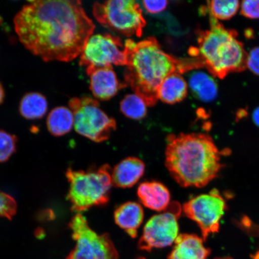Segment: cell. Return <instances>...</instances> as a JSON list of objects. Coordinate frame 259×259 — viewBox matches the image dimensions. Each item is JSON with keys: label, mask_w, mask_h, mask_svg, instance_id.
Returning a JSON list of instances; mask_svg holds the SVG:
<instances>
[{"label": "cell", "mask_w": 259, "mask_h": 259, "mask_svg": "<svg viewBox=\"0 0 259 259\" xmlns=\"http://www.w3.org/2000/svg\"><path fill=\"white\" fill-rule=\"evenodd\" d=\"M247 67L251 72L259 76V47L252 49L247 54Z\"/></svg>", "instance_id": "obj_26"}, {"label": "cell", "mask_w": 259, "mask_h": 259, "mask_svg": "<svg viewBox=\"0 0 259 259\" xmlns=\"http://www.w3.org/2000/svg\"><path fill=\"white\" fill-rule=\"evenodd\" d=\"M17 211V203L14 197L0 190V218L11 220Z\"/></svg>", "instance_id": "obj_24"}, {"label": "cell", "mask_w": 259, "mask_h": 259, "mask_svg": "<svg viewBox=\"0 0 259 259\" xmlns=\"http://www.w3.org/2000/svg\"><path fill=\"white\" fill-rule=\"evenodd\" d=\"M5 96L4 89H3L2 83H0V105L4 101Z\"/></svg>", "instance_id": "obj_29"}, {"label": "cell", "mask_w": 259, "mask_h": 259, "mask_svg": "<svg viewBox=\"0 0 259 259\" xmlns=\"http://www.w3.org/2000/svg\"><path fill=\"white\" fill-rule=\"evenodd\" d=\"M252 117L254 124L259 127V106L254 110Z\"/></svg>", "instance_id": "obj_28"}, {"label": "cell", "mask_w": 259, "mask_h": 259, "mask_svg": "<svg viewBox=\"0 0 259 259\" xmlns=\"http://www.w3.org/2000/svg\"><path fill=\"white\" fill-rule=\"evenodd\" d=\"M147 106L144 100L135 94L125 96L120 103V109L123 114L135 120H141L145 117Z\"/></svg>", "instance_id": "obj_21"}, {"label": "cell", "mask_w": 259, "mask_h": 259, "mask_svg": "<svg viewBox=\"0 0 259 259\" xmlns=\"http://www.w3.org/2000/svg\"><path fill=\"white\" fill-rule=\"evenodd\" d=\"M188 218L195 222L201 231L203 241L220 229V222L227 208L226 200L217 189L200 194L184 203L182 207Z\"/></svg>", "instance_id": "obj_10"}, {"label": "cell", "mask_w": 259, "mask_h": 259, "mask_svg": "<svg viewBox=\"0 0 259 259\" xmlns=\"http://www.w3.org/2000/svg\"><path fill=\"white\" fill-rule=\"evenodd\" d=\"M210 254V250L204 245L202 238L184 234L178 235L168 259H208Z\"/></svg>", "instance_id": "obj_14"}, {"label": "cell", "mask_w": 259, "mask_h": 259, "mask_svg": "<svg viewBox=\"0 0 259 259\" xmlns=\"http://www.w3.org/2000/svg\"><path fill=\"white\" fill-rule=\"evenodd\" d=\"M144 211L140 204L127 202L116 208L114 212L115 222L119 228L132 238L138 236V231L143 223Z\"/></svg>", "instance_id": "obj_16"}, {"label": "cell", "mask_w": 259, "mask_h": 259, "mask_svg": "<svg viewBox=\"0 0 259 259\" xmlns=\"http://www.w3.org/2000/svg\"><path fill=\"white\" fill-rule=\"evenodd\" d=\"M111 173L112 168L107 164L87 170L69 168L66 173L70 185L67 197L73 211L80 213L108 203L113 186Z\"/></svg>", "instance_id": "obj_5"}, {"label": "cell", "mask_w": 259, "mask_h": 259, "mask_svg": "<svg viewBox=\"0 0 259 259\" xmlns=\"http://www.w3.org/2000/svg\"><path fill=\"white\" fill-rule=\"evenodd\" d=\"M47 124L51 135L62 137L72 131L74 126L73 113L66 107H57L49 113Z\"/></svg>", "instance_id": "obj_19"}, {"label": "cell", "mask_w": 259, "mask_h": 259, "mask_svg": "<svg viewBox=\"0 0 259 259\" xmlns=\"http://www.w3.org/2000/svg\"><path fill=\"white\" fill-rule=\"evenodd\" d=\"M124 51L125 85L131 87L147 106L156 104L158 89L168 76L200 66L198 61L180 60L165 53L153 37L139 42L127 39Z\"/></svg>", "instance_id": "obj_2"}, {"label": "cell", "mask_w": 259, "mask_h": 259, "mask_svg": "<svg viewBox=\"0 0 259 259\" xmlns=\"http://www.w3.org/2000/svg\"><path fill=\"white\" fill-rule=\"evenodd\" d=\"M75 247L66 259H119V253L109 235L97 234L81 213L69 223Z\"/></svg>", "instance_id": "obj_8"}, {"label": "cell", "mask_w": 259, "mask_h": 259, "mask_svg": "<svg viewBox=\"0 0 259 259\" xmlns=\"http://www.w3.org/2000/svg\"><path fill=\"white\" fill-rule=\"evenodd\" d=\"M138 259H146V258L144 257H139Z\"/></svg>", "instance_id": "obj_30"}, {"label": "cell", "mask_w": 259, "mask_h": 259, "mask_svg": "<svg viewBox=\"0 0 259 259\" xmlns=\"http://www.w3.org/2000/svg\"><path fill=\"white\" fill-rule=\"evenodd\" d=\"M182 211L180 204L174 202L164 211L152 217L146 223L139 239V249L149 252L174 244L179 235L178 220Z\"/></svg>", "instance_id": "obj_9"}, {"label": "cell", "mask_w": 259, "mask_h": 259, "mask_svg": "<svg viewBox=\"0 0 259 259\" xmlns=\"http://www.w3.org/2000/svg\"><path fill=\"white\" fill-rule=\"evenodd\" d=\"M17 142L15 135L0 130V163L8 161L15 153Z\"/></svg>", "instance_id": "obj_23"}, {"label": "cell", "mask_w": 259, "mask_h": 259, "mask_svg": "<svg viewBox=\"0 0 259 259\" xmlns=\"http://www.w3.org/2000/svg\"><path fill=\"white\" fill-rule=\"evenodd\" d=\"M239 5L237 0H213L208 2V9L213 19L227 20L237 13Z\"/></svg>", "instance_id": "obj_22"}, {"label": "cell", "mask_w": 259, "mask_h": 259, "mask_svg": "<svg viewBox=\"0 0 259 259\" xmlns=\"http://www.w3.org/2000/svg\"><path fill=\"white\" fill-rule=\"evenodd\" d=\"M146 11L151 14H157L166 9L167 1H144L142 2Z\"/></svg>", "instance_id": "obj_27"}, {"label": "cell", "mask_w": 259, "mask_h": 259, "mask_svg": "<svg viewBox=\"0 0 259 259\" xmlns=\"http://www.w3.org/2000/svg\"><path fill=\"white\" fill-rule=\"evenodd\" d=\"M137 194L145 206L155 211H164L171 203L169 190L163 184L157 181H147L141 184Z\"/></svg>", "instance_id": "obj_15"}, {"label": "cell", "mask_w": 259, "mask_h": 259, "mask_svg": "<svg viewBox=\"0 0 259 259\" xmlns=\"http://www.w3.org/2000/svg\"><path fill=\"white\" fill-rule=\"evenodd\" d=\"M87 74L90 79V89L96 98L108 100L125 87L119 83L112 66L89 67Z\"/></svg>", "instance_id": "obj_12"}, {"label": "cell", "mask_w": 259, "mask_h": 259, "mask_svg": "<svg viewBox=\"0 0 259 259\" xmlns=\"http://www.w3.org/2000/svg\"><path fill=\"white\" fill-rule=\"evenodd\" d=\"M14 25L21 44L46 62L80 56L95 29L77 0L30 2L16 15Z\"/></svg>", "instance_id": "obj_1"}, {"label": "cell", "mask_w": 259, "mask_h": 259, "mask_svg": "<svg viewBox=\"0 0 259 259\" xmlns=\"http://www.w3.org/2000/svg\"><path fill=\"white\" fill-rule=\"evenodd\" d=\"M93 14L100 24L127 37H141L146 25L141 6L134 0L96 2Z\"/></svg>", "instance_id": "obj_6"}, {"label": "cell", "mask_w": 259, "mask_h": 259, "mask_svg": "<svg viewBox=\"0 0 259 259\" xmlns=\"http://www.w3.org/2000/svg\"><path fill=\"white\" fill-rule=\"evenodd\" d=\"M145 170L144 162L140 158H126L112 169V186L122 189L134 187L144 176Z\"/></svg>", "instance_id": "obj_13"}, {"label": "cell", "mask_w": 259, "mask_h": 259, "mask_svg": "<svg viewBox=\"0 0 259 259\" xmlns=\"http://www.w3.org/2000/svg\"><path fill=\"white\" fill-rule=\"evenodd\" d=\"M189 83L194 95L203 102L213 101L218 96V84L208 73L201 71L193 72L189 77Z\"/></svg>", "instance_id": "obj_18"}, {"label": "cell", "mask_w": 259, "mask_h": 259, "mask_svg": "<svg viewBox=\"0 0 259 259\" xmlns=\"http://www.w3.org/2000/svg\"><path fill=\"white\" fill-rule=\"evenodd\" d=\"M165 165L181 186L201 188L221 170V152L208 135L170 134L166 138Z\"/></svg>", "instance_id": "obj_3"}, {"label": "cell", "mask_w": 259, "mask_h": 259, "mask_svg": "<svg viewBox=\"0 0 259 259\" xmlns=\"http://www.w3.org/2000/svg\"><path fill=\"white\" fill-rule=\"evenodd\" d=\"M188 84L181 74H170L161 83L158 98L167 104L173 105L183 101L187 95Z\"/></svg>", "instance_id": "obj_17"}, {"label": "cell", "mask_w": 259, "mask_h": 259, "mask_svg": "<svg viewBox=\"0 0 259 259\" xmlns=\"http://www.w3.org/2000/svg\"><path fill=\"white\" fill-rule=\"evenodd\" d=\"M74 117V127L77 134L100 143L108 140L115 131L116 123L100 108L96 100L89 97H74L69 102Z\"/></svg>", "instance_id": "obj_7"}, {"label": "cell", "mask_w": 259, "mask_h": 259, "mask_svg": "<svg viewBox=\"0 0 259 259\" xmlns=\"http://www.w3.org/2000/svg\"><path fill=\"white\" fill-rule=\"evenodd\" d=\"M47 99L39 93L31 92L22 97L19 104V112L24 118L30 120L40 119L46 114Z\"/></svg>", "instance_id": "obj_20"}, {"label": "cell", "mask_w": 259, "mask_h": 259, "mask_svg": "<svg viewBox=\"0 0 259 259\" xmlns=\"http://www.w3.org/2000/svg\"><path fill=\"white\" fill-rule=\"evenodd\" d=\"M236 37L235 31L225 28L212 18L210 29L200 32L198 47L191 48L189 54L198 58L213 76L224 78L247 67V54Z\"/></svg>", "instance_id": "obj_4"}, {"label": "cell", "mask_w": 259, "mask_h": 259, "mask_svg": "<svg viewBox=\"0 0 259 259\" xmlns=\"http://www.w3.org/2000/svg\"><path fill=\"white\" fill-rule=\"evenodd\" d=\"M241 12L246 18L259 19V0H245L242 2Z\"/></svg>", "instance_id": "obj_25"}, {"label": "cell", "mask_w": 259, "mask_h": 259, "mask_svg": "<svg viewBox=\"0 0 259 259\" xmlns=\"http://www.w3.org/2000/svg\"><path fill=\"white\" fill-rule=\"evenodd\" d=\"M79 64L86 67L125 66L124 46L115 35H92L80 55Z\"/></svg>", "instance_id": "obj_11"}]
</instances>
